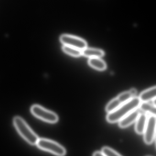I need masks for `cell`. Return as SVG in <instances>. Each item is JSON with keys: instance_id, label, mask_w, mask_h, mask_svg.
<instances>
[{"instance_id": "1", "label": "cell", "mask_w": 156, "mask_h": 156, "mask_svg": "<svg viewBox=\"0 0 156 156\" xmlns=\"http://www.w3.org/2000/svg\"><path fill=\"white\" fill-rule=\"evenodd\" d=\"M141 103L139 97H133L113 112L108 113L106 117L107 121L111 123L119 122L128 114L139 108Z\"/></svg>"}, {"instance_id": "2", "label": "cell", "mask_w": 156, "mask_h": 156, "mask_svg": "<svg viewBox=\"0 0 156 156\" xmlns=\"http://www.w3.org/2000/svg\"><path fill=\"white\" fill-rule=\"evenodd\" d=\"M13 122L16 129L22 137L30 144H36L38 136L22 117L16 116L14 118Z\"/></svg>"}, {"instance_id": "3", "label": "cell", "mask_w": 156, "mask_h": 156, "mask_svg": "<svg viewBox=\"0 0 156 156\" xmlns=\"http://www.w3.org/2000/svg\"><path fill=\"white\" fill-rule=\"evenodd\" d=\"M42 150L49 152L57 156H64L66 154V149L58 143L45 138H38L36 144Z\"/></svg>"}, {"instance_id": "4", "label": "cell", "mask_w": 156, "mask_h": 156, "mask_svg": "<svg viewBox=\"0 0 156 156\" xmlns=\"http://www.w3.org/2000/svg\"><path fill=\"white\" fill-rule=\"evenodd\" d=\"M31 113L37 118L50 123H55L59 117L55 113L49 111L38 105H34L31 107Z\"/></svg>"}, {"instance_id": "5", "label": "cell", "mask_w": 156, "mask_h": 156, "mask_svg": "<svg viewBox=\"0 0 156 156\" xmlns=\"http://www.w3.org/2000/svg\"><path fill=\"white\" fill-rule=\"evenodd\" d=\"M155 115H148L147 122L144 132V140L147 144H151L155 138L156 133Z\"/></svg>"}, {"instance_id": "6", "label": "cell", "mask_w": 156, "mask_h": 156, "mask_svg": "<svg viewBox=\"0 0 156 156\" xmlns=\"http://www.w3.org/2000/svg\"><path fill=\"white\" fill-rule=\"evenodd\" d=\"M60 41L64 45L68 46L82 50L87 48V43L82 38L69 34L62 35Z\"/></svg>"}, {"instance_id": "7", "label": "cell", "mask_w": 156, "mask_h": 156, "mask_svg": "<svg viewBox=\"0 0 156 156\" xmlns=\"http://www.w3.org/2000/svg\"><path fill=\"white\" fill-rule=\"evenodd\" d=\"M140 112L137 109L134 110L119 121V126L122 128H126L137 120Z\"/></svg>"}, {"instance_id": "8", "label": "cell", "mask_w": 156, "mask_h": 156, "mask_svg": "<svg viewBox=\"0 0 156 156\" xmlns=\"http://www.w3.org/2000/svg\"><path fill=\"white\" fill-rule=\"evenodd\" d=\"M148 114L145 112L140 113L137 120L136 121L135 130L139 134H143L144 132L147 122Z\"/></svg>"}, {"instance_id": "9", "label": "cell", "mask_w": 156, "mask_h": 156, "mask_svg": "<svg viewBox=\"0 0 156 156\" xmlns=\"http://www.w3.org/2000/svg\"><path fill=\"white\" fill-rule=\"evenodd\" d=\"M156 87H154L143 92L139 97L141 102H148L156 99Z\"/></svg>"}, {"instance_id": "10", "label": "cell", "mask_w": 156, "mask_h": 156, "mask_svg": "<svg viewBox=\"0 0 156 156\" xmlns=\"http://www.w3.org/2000/svg\"><path fill=\"white\" fill-rule=\"evenodd\" d=\"M88 63L93 68L96 70L103 71L107 68L106 63L100 58H89L88 61Z\"/></svg>"}, {"instance_id": "11", "label": "cell", "mask_w": 156, "mask_h": 156, "mask_svg": "<svg viewBox=\"0 0 156 156\" xmlns=\"http://www.w3.org/2000/svg\"><path fill=\"white\" fill-rule=\"evenodd\" d=\"M82 55L89 58H100L104 56V52L102 50L98 48H86L82 50Z\"/></svg>"}, {"instance_id": "12", "label": "cell", "mask_w": 156, "mask_h": 156, "mask_svg": "<svg viewBox=\"0 0 156 156\" xmlns=\"http://www.w3.org/2000/svg\"><path fill=\"white\" fill-rule=\"evenodd\" d=\"M140 110L148 115L156 114V106L148 102H141L139 105Z\"/></svg>"}, {"instance_id": "13", "label": "cell", "mask_w": 156, "mask_h": 156, "mask_svg": "<svg viewBox=\"0 0 156 156\" xmlns=\"http://www.w3.org/2000/svg\"><path fill=\"white\" fill-rule=\"evenodd\" d=\"M63 52L74 57H79L82 55V50L68 46L63 45L62 47Z\"/></svg>"}, {"instance_id": "14", "label": "cell", "mask_w": 156, "mask_h": 156, "mask_svg": "<svg viewBox=\"0 0 156 156\" xmlns=\"http://www.w3.org/2000/svg\"><path fill=\"white\" fill-rule=\"evenodd\" d=\"M121 105H122V104L118 100V98H115L113 99L107 104L105 109L106 112L109 113L117 109Z\"/></svg>"}, {"instance_id": "15", "label": "cell", "mask_w": 156, "mask_h": 156, "mask_svg": "<svg viewBox=\"0 0 156 156\" xmlns=\"http://www.w3.org/2000/svg\"><path fill=\"white\" fill-rule=\"evenodd\" d=\"M101 152L105 156H122L113 149L107 147H103Z\"/></svg>"}, {"instance_id": "16", "label": "cell", "mask_w": 156, "mask_h": 156, "mask_svg": "<svg viewBox=\"0 0 156 156\" xmlns=\"http://www.w3.org/2000/svg\"><path fill=\"white\" fill-rule=\"evenodd\" d=\"M93 156H105L101 152H96L93 154Z\"/></svg>"}, {"instance_id": "17", "label": "cell", "mask_w": 156, "mask_h": 156, "mask_svg": "<svg viewBox=\"0 0 156 156\" xmlns=\"http://www.w3.org/2000/svg\"></svg>"}]
</instances>
